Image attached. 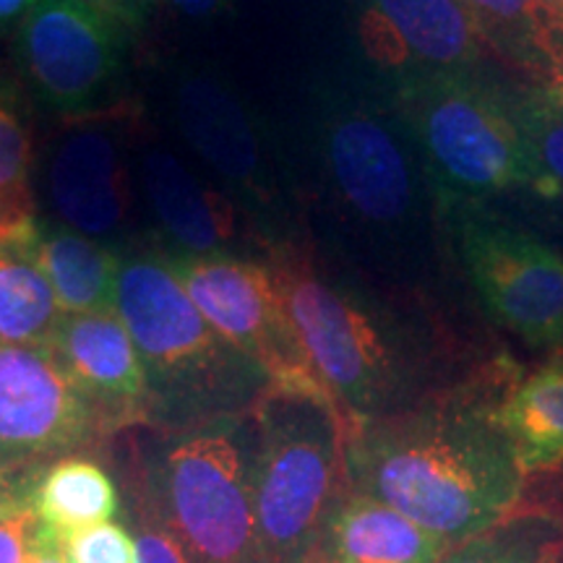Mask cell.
Instances as JSON below:
<instances>
[{"label": "cell", "mask_w": 563, "mask_h": 563, "mask_svg": "<svg viewBox=\"0 0 563 563\" xmlns=\"http://www.w3.org/2000/svg\"><path fill=\"white\" fill-rule=\"evenodd\" d=\"M344 422L347 490L376 498L460 548L509 519L522 470L496 407L443 399Z\"/></svg>", "instance_id": "cell-1"}, {"label": "cell", "mask_w": 563, "mask_h": 563, "mask_svg": "<svg viewBox=\"0 0 563 563\" xmlns=\"http://www.w3.org/2000/svg\"><path fill=\"white\" fill-rule=\"evenodd\" d=\"M115 313L150 378L152 420L188 428L224 418L256 402L269 386L256 365L209 327L175 262L159 253H136L121 264Z\"/></svg>", "instance_id": "cell-2"}, {"label": "cell", "mask_w": 563, "mask_h": 563, "mask_svg": "<svg viewBox=\"0 0 563 563\" xmlns=\"http://www.w3.org/2000/svg\"><path fill=\"white\" fill-rule=\"evenodd\" d=\"M251 483L266 563H306L347 490L336 405L266 386L253 402Z\"/></svg>", "instance_id": "cell-3"}, {"label": "cell", "mask_w": 563, "mask_h": 563, "mask_svg": "<svg viewBox=\"0 0 563 563\" xmlns=\"http://www.w3.org/2000/svg\"><path fill=\"white\" fill-rule=\"evenodd\" d=\"M139 488L191 563H266L238 415L183 428L146 460Z\"/></svg>", "instance_id": "cell-4"}, {"label": "cell", "mask_w": 563, "mask_h": 563, "mask_svg": "<svg viewBox=\"0 0 563 563\" xmlns=\"http://www.w3.org/2000/svg\"><path fill=\"white\" fill-rule=\"evenodd\" d=\"M399 121L422 165L460 196L514 188L553 191L514 104L470 74H431L397 84Z\"/></svg>", "instance_id": "cell-5"}, {"label": "cell", "mask_w": 563, "mask_h": 563, "mask_svg": "<svg viewBox=\"0 0 563 563\" xmlns=\"http://www.w3.org/2000/svg\"><path fill=\"white\" fill-rule=\"evenodd\" d=\"M269 272L295 334L342 420L391 415L402 391V373L376 321L292 256H282Z\"/></svg>", "instance_id": "cell-6"}, {"label": "cell", "mask_w": 563, "mask_h": 563, "mask_svg": "<svg viewBox=\"0 0 563 563\" xmlns=\"http://www.w3.org/2000/svg\"><path fill=\"white\" fill-rule=\"evenodd\" d=\"M175 269L209 327L256 365L272 389L334 402L316 376L266 266L211 253L180 258Z\"/></svg>", "instance_id": "cell-7"}, {"label": "cell", "mask_w": 563, "mask_h": 563, "mask_svg": "<svg viewBox=\"0 0 563 563\" xmlns=\"http://www.w3.org/2000/svg\"><path fill=\"white\" fill-rule=\"evenodd\" d=\"M108 431L51 347L0 344V462L30 475Z\"/></svg>", "instance_id": "cell-8"}, {"label": "cell", "mask_w": 563, "mask_h": 563, "mask_svg": "<svg viewBox=\"0 0 563 563\" xmlns=\"http://www.w3.org/2000/svg\"><path fill=\"white\" fill-rule=\"evenodd\" d=\"M323 170L336 201L357 222L397 230L420 209V167L410 133L365 102L329 110L321 129Z\"/></svg>", "instance_id": "cell-9"}, {"label": "cell", "mask_w": 563, "mask_h": 563, "mask_svg": "<svg viewBox=\"0 0 563 563\" xmlns=\"http://www.w3.org/2000/svg\"><path fill=\"white\" fill-rule=\"evenodd\" d=\"M464 266L488 313L534 347L563 342V256L485 214L460 224Z\"/></svg>", "instance_id": "cell-10"}, {"label": "cell", "mask_w": 563, "mask_h": 563, "mask_svg": "<svg viewBox=\"0 0 563 563\" xmlns=\"http://www.w3.org/2000/svg\"><path fill=\"white\" fill-rule=\"evenodd\" d=\"M123 32L79 0H37L19 26V60L37 95L63 112L102 100L121 68Z\"/></svg>", "instance_id": "cell-11"}, {"label": "cell", "mask_w": 563, "mask_h": 563, "mask_svg": "<svg viewBox=\"0 0 563 563\" xmlns=\"http://www.w3.org/2000/svg\"><path fill=\"white\" fill-rule=\"evenodd\" d=\"M361 40L378 66L407 81L467 74L481 60L485 37L460 0H365Z\"/></svg>", "instance_id": "cell-12"}, {"label": "cell", "mask_w": 563, "mask_h": 563, "mask_svg": "<svg viewBox=\"0 0 563 563\" xmlns=\"http://www.w3.org/2000/svg\"><path fill=\"white\" fill-rule=\"evenodd\" d=\"M51 350L110 433L152 420L150 378L115 308L63 316Z\"/></svg>", "instance_id": "cell-13"}, {"label": "cell", "mask_w": 563, "mask_h": 563, "mask_svg": "<svg viewBox=\"0 0 563 563\" xmlns=\"http://www.w3.org/2000/svg\"><path fill=\"white\" fill-rule=\"evenodd\" d=\"M47 194L74 232L102 238L121 228L131 209V180L112 131L97 121L70 129L53 154Z\"/></svg>", "instance_id": "cell-14"}, {"label": "cell", "mask_w": 563, "mask_h": 563, "mask_svg": "<svg viewBox=\"0 0 563 563\" xmlns=\"http://www.w3.org/2000/svg\"><path fill=\"white\" fill-rule=\"evenodd\" d=\"M454 545L376 498L344 490L311 559L329 563H441Z\"/></svg>", "instance_id": "cell-15"}, {"label": "cell", "mask_w": 563, "mask_h": 563, "mask_svg": "<svg viewBox=\"0 0 563 563\" xmlns=\"http://www.w3.org/2000/svg\"><path fill=\"white\" fill-rule=\"evenodd\" d=\"M178 121L188 144L243 191L262 188V152L249 115L235 97L211 76L183 79L178 89Z\"/></svg>", "instance_id": "cell-16"}, {"label": "cell", "mask_w": 563, "mask_h": 563, "mask_svg": "<svg viewBox=\"0 0 563 563\" xmlns=\"http://www.w3.org/2000/svg\"><path fill=\"white\" fill-rule=\"evenodd\" d=\"M150 207L173 243L188 256L224 253L232 238V209L220 194L194 178L178 157L165 150L146 152L141 162Z\"/></svg>", "instance_id": "cell-17"}, {"label": "cell", "mask_w": 563, "mask_h": 563, "mask_svg": "<svg viewBox=\"0 0 563 563\" xmlns=\"http://www.w3.org/2000/svg\"><path fill=\"white\" fill-rule=\"evenodd\" d=\"M63 321L53 285L40 264V222L0 228V344L51 347Z\"/></svg>", "instance_id": "cell-18"}, {"label": "cell", "mask_w": 563, "mask_h": 563, "mask_svg": "<svg viewBox=\"0 0 563 563\" xmlns=\"http://www.w3.org/2000/svg\"><path fill=\"white\" fill-rule=\"evenodd\" d=\"M522 475L543 473L563 462V361L527 376L496 405Z\"/></svg>", "instance_id": "cell-19"}, {"label": "cell", "mask_w": 563, "mask_h": 563, "mask_svg": "<svg viewBox=\"0 0 563 563\" xmlns=\"http://www.w3.org/2000/svg\"><path fill=\"white\" fill-rule=\"evenodd\" d=\"M40 264L51 279L63 316L115 308L121 262L110 249L70 228H42Z\"/></svg>", "instance_id": "cell-20"}, {"label": "cell", "mask_w": 563, "mask_h": 563, "mask_svg": "<svg viewBox=\"0 0 563 563\" xmlns=\"http://www.w3.org/2000/svg\"><path fill=\"white\" fill-rule=\"evenodd\" d=\"M32 506L42 522L66 538L115 517L121 496L102 464L84 456H63L34 475Z\"/></svg>", "instance_id": "cell-21"}, {"label": "cell", "mask_w": 563, "mask_h": 563, "mask_svg": "<svg viewBox=\"0 0 563 563\" xmlns=\"http://www.w3.org/2000/svg\"><path fill=\"white\" fill-rule=\"evenodd\" d=\"M483 37L527 66L545 70L563 89V5L555 0H460Z\"/></svg>", "instance_id": "cell-22"}, {"label": "cell", "mask_w": 563, "mask_h": 563, "mask_svg": "<svg viewBox=\"0 0 563 563\" xmlns=\"http://www.w3.org/2000/svg\"><path fill=\"white\" fill-rule=\"evenodd\" d=\"M563 545V525L543 514L509 517L493 530L454 548L441 563H553Z\"/></svg>", "instance_id": "cell-23"}, {"label": "cell", "mask_w": 563, "mask_h": 563, "mask_svg": "<svg viewBox=\"0 0 563 563\" xmlns=\"http://www.w3.org/2000/svg\"><path fill=\"white\" fill-rule=\"evenodd\" d=\"M32 133L19 104L0 91V228L34 217L32 188Z\"/></svg>", "instance_id": "cell-24"}, {"label": "cell", "mask_w": 563, "mask_h": 563, "mask_svg": "<svg viewBox=\"0 0 563 563\" xmlns=\"http://www.w3.org/2000/svg\"><path fill=\"white\" fill-rule=\"evenodd\" d=\"M517 121L530 139L551 186L563 188V89L555 87L514 104Z\"/></svg>", "instance_id": "cell-25"}, {"label": "cell", "mask_w": 563, "mask_h": 563, "mask_svg": "<svg viewBox=\"0 0 563 563\" xmlns=\"http://www.w3.org/2000/svg\"><path fill=\"white\" fill-rule=\"evenodd\" d=\"M60 540L68 563H139L136 540L129 527L115 519L84 527Z\"/></svg>", "instance_id": "cell-26"}, {"label": "cell", "mask_w": 563, "mask_h": 563, "mask_svg": "<svg viewBox=\"0 0 563 563\" xmlns=\"http://www.w3.org/2000/svg\"><path fill=\"white\" fill-rule=\"evenodd\" d=\"M34 475L11 501L0 506V563H30L40 540L42 519L32 506Z\"/></svg>", "instance_id": "cell-27"}, {"label": "cell", "mask_w": 563, "mask_h": 563, "mask_svg": "<svg viewBox=\"0 0 563 563\" xmlns=\"http://www.w3.org/2000/svg\"><path fill=\"white\" fill-rule=\"evenodd\" d=\"M125 527L136 540L139 563H191L139 485L129 501V525Z\"/></svg>", "instance_id": "cell-28"}, {"label": "cell", "mask_w": 563, "mask_h": 563, "mask_svg": "<svg viewBox=\"0 0 563 563\" xmlns=\"http://www.w3.org/2000/svg\"><path fill=\"white\" fill-rule=\"evenodd\" d=\"M79 3L95 11L97 16L110 21V24L118 26L121 32H125L136 30L141 21H144L152 0H79Z\"/></svg>", "instance_id": "cell-29"}, {"label": "cell", "mask_w": 563, "mask_h": 563, "mask_svg": "<svg viewBox=\"0 0 563 563\" xmlns=\"http://www.w3.org/2000/svg\"><path fill=\"white\" fill-rule=\"evenodd\" d=\"M30 563H68L66 561V551H63V540L60 534L42 522V532L37 545H34V553Z\"/></svg>", "instance_id": "cell-30"}, {"label": "cell", "mask_w": 563, "mask_h": 563, "mask_svg": "<svg viewBox=\"0 0 563 563\" xmlns=\"http://www.w3.org/2000/svg\"><path fill=\"white\" fill-rule=\"evenodd\" d=\"M170 3L175 11L183 13V16L207 19V16H214L220 9H224L228 0H170Z\"/></svg>", "instance_id": "cell-31"}, {"label": "cell", "mask_w": 563, "mask_h": 563, "mask_svg": "<svg viewBox=\"0 0 563 563\" xmlns=\"http://www.w3.org/2000/svg\"><path fill=\"white\" fill-rule=\"evenodd\" d=\"M34 473H30V475H13L9 467H5L3 462H0V506H3L5 501H11L13 496H16V493L24 488V483L30 481Z\"/></svg>", "instance_id": "cell-32"}, {"label": "cell", "mask_w": 563, "mask_h": 563, "mask_svg": "<svg viewBox=\"0 0 563 563\" xmlns=\"http://www.w3.org/2000/svg\"><path fill=\"white\" fill-rule=\"evenodd\" d=\"M34 3L37 0H0V26H9L16 19H24Z\"/></svg>", "instance_id": "cell-33"}, {"label": "cell", "mask_w": 563, "mask_h": 563, "mask_svg": "<svg viewBox=\"0 0 563 563\" xmlns=\"http://www.w3.org/2000/svg\"><path fill=\"white\" fill-rule=\"evenodd\" d=\"M306 563H329V561H319V559H308Z\"/></svg>", "instance_id": "cell-34"}, {"label": "cell", "mask_w": 563, "mask_h": 563, "mask_svg": "<svg viewBox=\"0 0 563 563\" xmlns=\"http://www.w3.org/2000/svg\"><path fill=\"white\" fill-rule=\"evenodd\" d=\"M559 563H563V545H561V553H559Z\"/></svg>", "instance_id": "cell-35"}, {"label": "cell", "mask_w": 563, "mask_h": 563, "mask_svg": "<svg viewBox=\"0 0 563 563\" xmlns=\"http://www.w3.org/2000/svg\"><path fill=\"white\" fill-rule=\"evenodd\" d=\"M555 3H561V5H563V0H555Z\"/></svg>", "instance_id": "cell-36"}, {"label": "cell", "mask_w": 563, "mask_h": 563, "mask_svg": "<svg viewBox=\"0 0 563 563\" xmlns=\"http://www.w3.org/2000/svg\"><path fill=\"white\" fill-rule=\"evenodd\" d=\"M553 563H559V559H555V561H553Z\"/></svg>", "instance_id": "cell-37"}]
</instances>
